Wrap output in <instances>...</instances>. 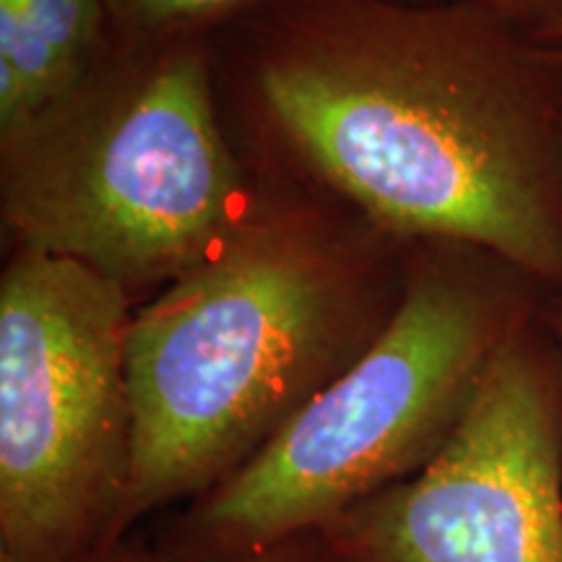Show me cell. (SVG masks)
I'll use <instances>...</instances> for the list:
<instances>
[{"label":"cell","instance_id":"cell-1","mask_svg":"<svg viewBox=\"0 0 562 562\" xmlns=\"http://www.w3.org/2000/svg\"><path fill=\"white\" fill-rule=\"evenodd\" d=\"M269 128L383 235L562 294V55L467 3L269 0L235 21Z\"/></svg>","mask_w":562,"mask_h":562},{"label":"cell","instance_id":"cell-2","mask_svg":"<svg viewBox=\"0 0 562 562\" xmlns=\"http://www.w3.org/2000/svg\"><path fill=\"white\" fill-rule=\"evenodd\" d=\"M383 232L256 206L206 261L133 313V461L121 533L235 474L391 321Z\"/></svg>","mask_w":562,"mask_h":562},{"label":"cell","instance_id":"cell-3","mask_svg":"<svg viewBox=\"0 0 562 562\" xmlns=\"http://www.w3.org/2000/svg\"><path fill=\"white\" fill-rule=\"evenodd\" d=\"M547 294L472 245H414L402 300L378 339L248 463L188 505L172 533L178 562L321 533L425 469Z\"/></svg>","mask_w":562,"mask_h":562},{"label":"cell","instance_id":"cell-4","mask_svg":"<svg viewBox=\"0 0 562 562\" xmlns=\"http://www.w3.org/2000/svg\"><path fill=\"white\" fill-rule=\"evenodd\" d=\"M0 136V206L21 248L128 292L186 277L256 209L203 37L110 40L74 87Z\"/></svg>","mask_w":562,"mask_h":562},{"label":"cell","instance_id":"cell-5","mask_svg":"<svg viewBox=\"0 0 562 562\" xmlns=\"http://www.w3.org/2000/svg\"><path fill=\"white\" fill-rule=\"evenodd\" d=\"M128 294L21 245L0 277V552L19 562H83L123 542Z\"/></svg>","mask_w":562,"mask_h":562},{"label":"cell","instance_id":"cell-6","mask_svg":"<svg viewBox=\"0 0 562 562\" xmlns=\"http://www.w3.org/2000/svg\"><path fill=\"white\" fill-rule=\"evenodd\" d=\"M318 537L334 562H562V349L542 311L432 461Z\"/></svg>","mask_w":562,"mask_h":562},{"label":"cell","instance_id":"cell-7","mask_svg":"<svg viewBox=\"0 0 562 562\" xmlns=\"http://www.w3.org/2000/svg\"><path fill=\"white\" fill-rule=\"evenodd\" d=\"M108 45L104 0H0V133L74 87Z\"/></svg>","mask_w":562,"mask_h":562},{"label":"cell","instance_id":"cell-8","mask_svg":"<svg viewBox=\"0 0 562 562\" xmlns=\"http://www.w3.org/2000/svg\"><path fill=\"white\" fill-rule=\"evenodd\" d=\"M269 0H104L112 42L203 37Z\"/></svg>","mask_w":562,"mask_h":562},{"label":"cell","instance_id":"cell-9","mask_svg":"<svg viewBox=\"0 0 562 562\" xmlns=\"http://www.w3.org/2000/svg\"><path fill=\"white\" fill-rule=\"evenodd\" d=\"M83 562H167V560L146 552L144 547L117 542V544L104 547V550L91 554V558H87ZM214 562H334V560L318 533H305V537L284 539V542L263 547V550L237 554V558L214 560Z\"/></svg>","mask_w":562,"mask_h":562},{"label":"cell","instance_id":"cell-10","mask_svg":"<svg viewBox=\"0 0 562 562\" xmlns=\"http://www.w3.org/2000/svg\"><path fill=\"white\" fill-rule=\"evenodd\" d=\"M432 3H467L516 21L526 30L539 32L562 19V0H432Z\"/></svg>","mask_w":562,"mask_h":562},{"label":"cell","instance_id":"cell-11","mask_svg":"<svg viewBox=\"0 0 562 562\" xmlns=\"http://www.w3.org/2000/svg\"><path fill=\"white\" fill-rule=\"evenodd\" d=\"M542 321L562 349V294H547L542 305Z\"/></svg>","mask_w":562,"mask_h":562},{"label":"cell","instance_id":"cell-12","mask_svg":"<svg viewBox=\"0 0 562 562\" xmlns=\"http://www.w3.org/2000/svg\"><path fill=\"white\" fill-rule=\"evenodd\" d=\"M533 34H537L539 40L547 42V45L554 47V50L562 55V19L554 21V24H550V26H544V30L533 32Z\"/></svg>","mask_w":562,"mask_h":562},{"label":"cell","instance_id":"cell-13","mask_svg":"<svg viewBox=\"0 0 562 562\" xmlns=\"http://www.w3.org/2000/svg\"><path fill=\"white\" fill-rule=\"evenodd\" d=\"M0 562H19L16 558H11L9 552H0Z\"/></svg>","mask_w":562,"mask_h":562}]
</instances>
